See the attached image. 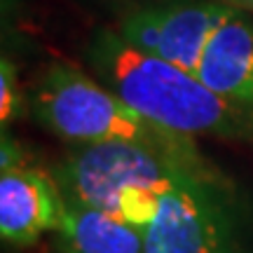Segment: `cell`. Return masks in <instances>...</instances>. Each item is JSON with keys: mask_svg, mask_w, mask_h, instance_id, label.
<instances>
[{"mask_svg": "<svg viewBox=\"0 0 253 253\" xmlns=\"http://www.w3.org/2000/svg\"><path fill=\"white\" fill-rule=\"evenodd\" d=\"M87 61L110 91L162 129L183 136L253 138V106L223 99L197 75L131 49L115 28L94 36Z\"/></svg>", "mask_w": 253, "mask_h": 253, "instance_id": "6da1fadb", "label": "cell"}, {"mask_svg": "<svg viewBox=\"0 0 253 253\" xmlns=\"http://www.w3.org/2000/svg\"><path fill=\"white\" fill-rule=\"evenodd\" d=\"M66 204L89 207L136 227L157 216L160 197L176 183L213 176L202 160L129 141L78 145L52 169Z\"/></svg>", "mask_w": 253, "mask_h": 253, "instance_id": "7a4b0ae2", "label": "cell"}, {"mask_svg": "<svg viewBox=\"0 0 253 253\" xmlns=\"http://www.w3.org/2000/svg\"><path fill=\"white\" fill-rule=\"evenodd\" d=\"M31 113L49 134L78 145L129 141L202 160L190 136L148 122L115 91L73 63L47 66L31 91Z\"/></svg>", "mask_w": 253, "mask_h": 253, "instance_id": "3957f363", "label": "cell"}, {"mask_svg": "<svg viewBox=\"0 0 253 253\" xmlns=\"http://www.w3.org/2000/svg\"><path fill=\"white\" fill-rule=\"evenodd\" d=\"M143 253H239L213 176H195L164 192L145 227Z\"/></svg>", "mask_w": 253, "mask_h": 253, "instance_id": "277c9868", "label": "cell"}, {"mask_svg": "<svg viewBox=\"0 0 253 253\" xmlns=\"http://www.w3.org/2000/svg\"><path fill=\"white\" fill-rule=\"evenodd\" d=\"M232 9V5L218 0L153 5L125 14L118 21L115 33L136 52L197 75L213 31Z\"/></svg>", "mask_w": 253, "mask_h": 253, "instance_id": "5b68a950", "label": "cell"}, {"mask_svg": "<svg viewBox=\"0 0 253 253\" xmlns=\"http://www.w3.org/2000/svg\"><path fill=\"white\" fill-rule=\"evenodd\" d=\"M66 199L54 176L33 167L0 173V235L7 244L31 246L45 232H56L66 216Z\"/></svg>", "mask_w": 253, "mask_h": 253, "instance_id": "8992f818", "label": "cell"}, {"mask_svg": "<svg viewBox=\"0 0 253 253\" xmlns=\"http://www.w3.org/2000/svg\"><path fill=\"white\" fill-rule=\"evenodd\" d=\"M197 78L218 96L253 106V19L242 9L235 7L213 31Z\"/></svg>", "mask_w": 253, "mask_h": 253, "instance_id": "52a82bcc", "label": "cell"}, {"mask_svg": "<svg viewBox=\"0 0 253 253\" xmlns=\"http://www.w3.org/2000/svg\"><path fill=\"white\" fill-rule=\"evenodd\" d=\"M59 253H143L145 230L89 207L68 204L54 232Z\"/></svg>", "mask_w": 253, "mask_h": 253, "instance_id": "ba28073f", "label": "cell"}, {"mask_svg": "<svg viewBox=\"0 0 253 253\" xmlns=\"http://www.w3.org/2000/svg\"><path fill=\"white\" fill-rule=\"evenodd\" d=\"M21 110V91L17 84V71L9 63V59H2L0 63V120L2 126H7Z\"/></svg>", "mask_w": 253, "mask_h": 253, "instance_id": "9c48e42d", "label": "cell"}, {"mask_svg": "<svg viewBox=\"0 0 253 253\" xmlns=\"http://www.w3.org/2000/svg\"><path fill=\"white\" fill-rule=\"evenodd\" d=\"M223 2L232 5V7H237V9H249V12H253V0H223Z\"/></svg>", "mask_w": 253, "mask_h": 253, "instance_id": "30bf717a", "label": "cell"}]
</instances>
